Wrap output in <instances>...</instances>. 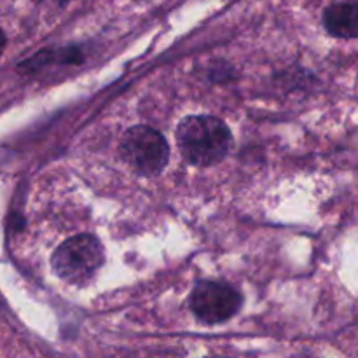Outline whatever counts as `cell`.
Masks as SVG:
<instances>
[{
  "label": "cell",
  "mask_w": 358,
  "mask_h": 358,
  "mask_svg": "<svg viewBox=\"0 0 358 358\" xmlns=\"http://www.w3.org/2000/svg\"><path fill=\"white\" fill-rule=\"evenodd\" d=\"M182 156L194 166H212L227 156L233 143L229 128L213 115H189L177 126Z\"/></svg>",
  "instance_id": "6da1fadb"
},
{
  "label": "cell",
  "mask_w": 358,
  "mask_h": 358,
  "mask_svg": "<svg viewBox=\"0 0 358 358\" xmlns=\"http://www.w3.org/2000/svg\"><path fill=\"white\" fill-rule=\"evenodd\" d=\"M105 252L98 238L79 234L63 241L52 254L51 266L56 275L72 285H86L103 266Z\"/></svg>",
  "instance_id": "7a4b0ae2"
},
{
  "label": "cell",
  "mask_w": 358,
  "mask_h": 358,
  "mask_svg": "<svg viewBox=\"0 0 358 358\" xmlns=\"http://www.w3.org/2000/svg\"><path fill=\"white\" fill-rule=\"evenodd\" d=\"M121 154L133 171L143 177H156L170 159V149L157 129L133 126L121 140Z\"/></svg>",
  "instance_id": "3957f363"
},
{
  "label": "cell",
  "mask_w": 358,
  "mask_h": 358,
  "mask_svg": "<svg viewBox=\"0 0 358 358\" xmlns=\"http://www.w3.org/2000/svg\"><path fill=\"white\" fill-rule=\"evenodd\" d=\"M243 297L231 285L219 282H199L192 289L191 310L205 324H220L241 310Z\"/></svg>",
  "instance_id": "277c9868"
},
{
  "label": "cell",
  "mask_w": 358,
  "mask_h": 358,
  "mask_svg": "<svg viewBox=\"0 0 358 358\" xmlns=\"http://www.w3.org/2000/svg\"><path fill=\"white\" fill-rule=\"evenodd\" d=\"M324 27L332 37L358 38V2H338L324 10Z\"/></svg>",
  "instance_id": "5b68a950"
},
{
  "label": "cell",
  "mask_w": 358,
  "mask_h": 358,
  "mask_svg": "<svg viewBox=\"0 0 358 358\" xmlns=\"http://www.w3.org/2000/svg\"><path fill=\"white\" fill-rule=\"evenodd\" d=\"M3 48H6V35H3L2 28H0V55H2Z\"/></svg>",
  "instance_id": "8992f818"
},
{
  "label": "cell",
  "mask_w": 358,
  "mask_h": 358,
  "mask_svg": "<svg viewBox=\"0 0 358 358\" xmlns=\"http://www.w3.org/2000/svg\"><path fill=\"white\" fill-rule=\"evenodd\" d=\"M45 2H52V3H59V6H63V3H66L69 0H45Z\"/></svg>",
  "instance_id": "52a82bcc"
}]
</instances>
